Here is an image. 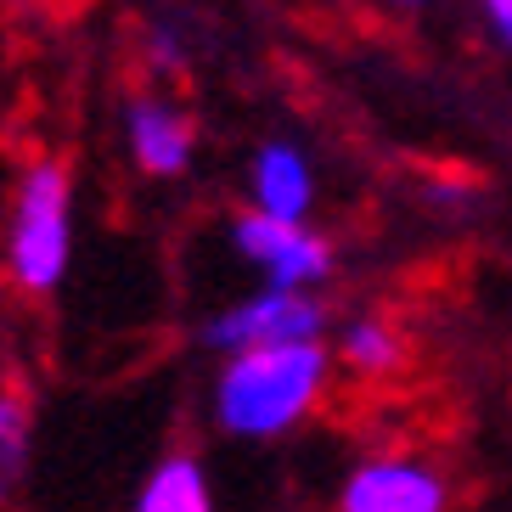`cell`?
I'll use <instances>...</instances> for the list:
<instances>
[{
    "mask_svg": "<svg viewBox=\"0 0 512 512\" xmlns=\"http://www.w3.org/2000/svg\"><path fill=\"white\" fill-rule=\"evenodd\" d=\"M327 310H321L304 287H276L271 293H254V299L231 304L203 327V344L220 349V355H237V349L254 344H282V338H316Z\"/></svg>",
    "mask_w": 512,
    "mask_h": 512,
    "instance_id": "obj_3",
    "label": "cell"
},
{
    "mask_svg": "<svg viewBox=\"0 0 512 512\" xmlns=\"http://www.w3.org/2000/svg\"><path fill=\"white\" fill-rule=\"evenodd\" d=\"M136 512H214V496H209V479L192 456H169L147 473L136 496Z\"/></svg>",
    "mask_w": 512,
    "mask_h": 512,
    "instance_id": "obj_8",
    "label": "cell"
},
{
    "mask_svg": "<svg viewBox=\"0 0 512 512\" xmlns=\"http://www.w3.org/2000/svg\"><path fill=\"white\" fill-rule=\"evenodd\" d=\"M484 17H490V29L512 46V0H484Z\"/></svg>",
    "mask_w": 512,
    "mask_h": 512,
    "instance_id": "obj_11",
    "label": "cell"
},
{
    "mask_svg": "<svg viewBox=\"0 0 512 512\" xmlns=\"http://www.w3.org/2000/svg\"><path fill=\"white\" fill-rule=\"evenodd\" d=\"M231 242H237V254L248 259V265H259L276 287H310L332 271V248L316 231H304V220H282V214L254 209L231 226Z\"/></svg>",
    "mask_w": 512,
    "mask_h": 512,
    "instance_id": "obj_4",
    "label": "cell"
},
{
    "mask_svg": "<svg viewBox=\"0 0 512 512\" xmlns=\"http://www.w3.org/2000/svg\"><path fill=\"white\" fill-rule=\"evenodd\" d=\"M327 383V349L316 338L237 349L214 383V417L237 439H276L316 406Z\"/></svg>",
    "mask_w": 512,
    "mask_h": 512,
    "instance_id": "obj_1",
    "label": "cell"
},
{
    "mask_svg": "<svg viewBox=\"0 0 512 512\" xmlns=\"http://www.w3.org/2000/svg\"><path fill=\"white\" fill-rule=\"evenodd\" d=\"M344 361L355 372H394L400 366V338L383 321H355L344 332Z\"/></svg>",
    "mask_w": 512,
    "mask_h": 512,
    "instance_id": "obj_10",
    "label": "cell"
},
{
    "mask_svg": "<svg viewBox=\"0 0 512 512\" xmlns=\"http://www.w3.org/2000/svg\"><path fill=\"white\" fill-rule=\"evenodd\" d=\"M130 152H136V164L147 175H181L186 158H192V124L175 113L169 102L158 96H141L130 102Z\"/></svg>",
    "mask_w": 512,
    "mask_h": 512,
    "instance_id": "obj_6",
    "label": "cell"
},
{
    "mask_svg": "<svg viewBox=\"0 0 512 512\" xmlns=\"http://www.w3.org/2000/svg\"><path fill=\"white\" fill-rule=\"evenodd\" d=\"M383 6H417V0H383Z\"/></svg>",
    "mask_w": 512,
    "mask_h": 512,
    "instance_id": "obj_12",
    "label": "cell"
},
{
    "mask_svg": "<svg viewBox=\"0 0 512 512\" xmlns=\"http://www.w3.org/2000/svg\"><path fill=\"white\" fill-rule=\"evenodd\" d=\"M29 400L23 394H0V501L17 490L23 467H29Z\"/></svg>",
    "mask_w": 512,
    "mask_h": 512,
    "instance_id": "obj_9",
    "label": "cell"
},
{
    "mask_svg": "<svg viewBox=\"0 0 512 512\" xmlns=\"http://www.w3.org/2000/svg\"><path fill=\"white\" fill-rule=\"evenodd\" d=\"M338 512H445V479L406 456H383L344 479Z\"/></svg>",
    "mask_w": 512,
    "mask_h": 512,
    "instance_id": "obj_5",
    "label": "cell"
},
{
    "mask_svg": "<svg viewBox=\"0 0 512 512\" xmlns=\"http://www.w3.org/2000/svg\"><path fill=\"white\" fill-rule=\"evenodd\" d=\"M254 203L265 214H282V220H304L310 203H316V175H310V158L299 147H287V141H271V147H259L254 158Z\"/></svg>",
    "mask_w": 512,
    "mask_h": 512,
    "instance_id": "obj_7",
    "label": "cell"
},
{
    "mask_svg": "<svg viewBox=\"0 0 512 512\" xmlns=\"http://www.w3.org/2000/svg\"><path fill=\"white\" fill-rule=\"evenodd\" d=\"M74 248V181L62 164H34L17 181V203H12V231H6V265L12 282L29 293H46L62 282Z\"/></svg>",
    "mask_w": 512,
    "mask_h": 512,
    "instance_id": "obj_2",
    "label": "cell"
}]
</instances>
